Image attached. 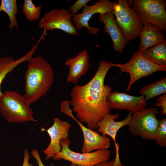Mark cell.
I'll return each mask as SVG.
<instances>
[{"label":"cell","mask_w":166,"mask_h":166,"mask_svg":"<svg viewBox=\"0 0 166 166\" xmlns=\"http://www.w3.org/2000/svg\"></svg>","instance_id":"cell-31"},{"label":"cell","mask_w":166,"mask_h":166,"mask_svg":"<svg viewBox=\"0 0 166 166\" xmlns=\"http://www.w3.org/2000/svg\"><path fill=\"white\" fill-rule=\"evenodd\" d=\"M0 113L9 123L37 121L33 117L30 104L23 95L14 91H6L0 97Z\"/></svg>","instance_id":"cell-3"},{"label":"cell","mask_w":166,"mask_h":166,"mask_svg":"<svg viewBox=\"0 0 166 166\" xmlns=\"http://www.w3.org/2000/svg\"><path fill=\"white\" fill-rule=\"evenodd\" d=\"M53 124L47 130L50 141L47 147L43 151L45 155V160H49L61 150V140L68 138L69 132L71 124L65 121H62L59 118L53 119Z\"/></svg>","instance_id":"cell-14"},{"label":"cell","mask_w":166,"mask_h":166,"mask_svg":"<svg viewBox=\"0 0 166 166\" xmlns=\"http://www.w3.org/2000/svg\"><path fill=\"white\" fill-rule=\"evenodd\" d=\"M154 106L160 107L161 114L164 116L166 115V94L156 98Z\"/></svg>","instance_id":"cell-25"},{"label":"cell","mask_w":166,"mask_h":166,"mask_svg":"<svg viewBox=\"0 0 166 166\" xmlns=\"http://www.w3.org/2000/svg\"><path fill=\"white\" fill-rule=\"evenodd\" d=\"M143 55L152 63L159 65H166V41L148 49Z\"/></svg>","instance_id":"cell-19"},{"label":"cell","mask_w":166,"mask_h":166,"mask_svg":"<svg viewBox=\"0 0 166 166\" xmlns=\"http://www.w3.org/2000/svg\"><path fill=\"white\" fill-rule=\"evenodd\" d=\"M23 96L31 104L45 95L54 81L51 65L42 57H31L27 61Z\"/></svg>","instance_id":"cell-2"},{"label":"cell","mask_w":166,"mask_h":166,"mask_svg":"<svg viewBox=\"0 0 166 166\" xmlns=\"http://www.w3.org/2000/svg\"><path fill=\"white\" fill-rule=\"evenodd\" d=\"M89 58L87 51L85 49L80 51L75 57L67 59L65 65L69 69L67 77L68 82L76 84L80 78L87 72L89 67Z\"/></svg>","instance_id":"cell-16"},{"label":"cell","mask_w":166,"mask_h":166,"mask_svg":"<svg viewBox=\"0 0 166 166\" xmlns=\"http://www.w3.org/2000/svg\"><path fill=\"white\" fill-rule=\"evenodd\" d=\"M73 16L68 9L64 8L53 9L45 13L38 22L39 27L47 31L59 29L71 35L79 36L72 20Z\"/></svg>","instance_id":"cell-9"},{"label":"cell","mask_w":166,"mask_h":166,"mask_svg":"<svg viewBox=\"0 0 166 166\" xmlns=\"http://www.w3.org/2000/svg\"><path fill=\"white\" fill-rule=\"evenodd\" d=\"M113 66L118 68L122 72L129 74L130 80L126 89L128 91L130 90L132 85L141 78L156 71H166V65H159L152 63L138 51L133 53L128 62L123 64H113Z\"/></svg>","instance_id":"cell-8"},{"label":"cell","mask_w":166,"mask_h":166,"mask_svg":"<svg viewBox=\"0 0 166 166\" xmlns=\"http://www.w3.org/2000/svg\"><path fill=\"white\" fill-rule=\"evenodd\" d=\"M117 2V1L111 2L108 0H100L92 5L85 6L82 8L81 13L77 14L72 18L75 27L79 30L85 27L89 33L92 34H97L101 29L89 26V20L95 14L112 12Z\"/></svg>","instance_id":"cell-11"},{"label":"cell","mask_w":166,"mask_h":166,"mask_svg":"<svg viewBox=\"0 0 166 166\" xmlns=\"http://www.w3.org/2000/svg\"><path fill=\"white\" fill-rule=\"evenodd\" d=\"M18 11L16 0H1L0 12H5L9 16L10 21L9 27L11 30L15 27L17 30H18V26L16 16Z\"/></svg>","instance_id":"cell-21"},{"label":"cell","mask_w":166,"mask_h":166,"mask_svg":"<svg viewBox=\"0 0 166 166\" xmlns=\"http://www.w3.org/2000/svg\"><path fill=\"white\" fill-rule=\"evenodd\" d=\"M70 144L68 138L62 139L60 142L61 150L52 157L53 159L56 161L66 160L81 166H93L97 164L109 161L111 153L108 149L97 150L93 152L79 153L69 148Z\"/></svg>","instance_id":"cell-6"},{"label":"cell","mask_w":166,"mask_h":166,"mask_svg":"<svg viewBox=\"0 0 166 166\" xmlns=\"http://www.w3.org/2000/svg\"><path fill=\"white\" fill-rule=\"evenodd\" d=\"M38 44L37 43L28 53L18 60H15L10 56L0 57V97L3 93L1 91V85L6 75L19 64L27 61L35 53Z\"/></svg>","instance_id":"cell-18"},{"label":"cell","mask_w":166,"mask_h":166,"mask_svg":"<svg viewBox=\"0 0 166 166\" xmlns=\"http://www.w3.org/2000/svg\"><path fill=\"white\" fill-rule=\"evenodd\" d=\"M42 6V4L36 6L31 0H25L22 8V12L28 20L34 21L40 18Z\"/></svg>","instance_id":"cell-22"},{"label":"cell","mask_w":166,"mask_h":166,"mask_svg":"<svg viewBox=\"0 0 166 166\" xmlns=\"http://www.w3.org/2000/svg\"><path fill=\"white\" fill-rule=\"evenodd\" d=\"M70 166H81L76 165V164H73L71 163V164H70Z\"/></svg>","instance_id":"cell-29"},{"label":"cell","mask_w":166,"mask_h":166,"mask_svg":"<svg viewBox=\"0 0 166 166\" xmlns=\"http://www.w3.org/2000/svg\"><path fill=\"white\" fill-rule=\"evenodd\" d=\"M112 62L101 60L92 78L85 85L75 86L71 92L70 104L73 111L79 121L86 124L92 130L97 128V124L106 115L111 113V109L107 101L112 88L104 85L105 79Z\"/></svg>","instance_id":"cell-1"},{"label":"cell","mask_w":166,"mask_h":166,"mask_svg":"<svg viewBox=\"0 0 166 166\" xmlns=\"http://www.w3.org/2000/svg\"><path fill=\"white\" fill-rule=\"evenodd\" d=\"M156 144L161 147H166V118L159 121L155 138Z\"/></svg>","instance_id":"cell-23"},{"label":"cell","mask_w":166,"mask_h":166,"mask_svg":"<svg viewBox=\"0 0 166 166\" xmlns=\"http://www.w3.org/2000/svg\"><path fill=\"white\" fill-rule=\"evenodd\" d=\"M113 161H109L97 164L93 166H113Z\"/></svg>","instance_id":"cell-28"},{"label":"cell","mask_w":166,"mask_h":166,"mask_svg":"<svg viewBox=\"0 0 166 166\" xmlns=\"http://www.w3.org/2000/svg\"><path fill=\"white\" fill-rule=\"evenodd\" d=\"M139 92L145 96L147 101L161 94H166V77L143 86Z\"/></svg>","instance_id":"cell-20"},{"label":"cell","mask_w":166,"mask_h":166,"mask_svg":"<svg viewBox=\"0 0 166 166\" xmlns=\"http://www.w3.org/2000/svg\"><path fill=\"white\" fill-rule=\"evenodd\" d=\"M98 19L104 23V33L110 36L113 49L115 51L121 54L126 46L128 42L119 28L113 14L112 12L100 14Z\"/></svg>","instance_id":"cell-15"},{"label":"cell","mask_w":166,"mask_h":166,"mask_svg":"<svg viewBox=\"0 0 166 166\" xmlns=\"http://www.w3.org/2000/svg\"><path fill=\"white\" fill-rule=\"evenodd\" d=\"M112 12L127 42L139 37L143 24L128 0H118Z\"/></svg>","instance_id":"cell-4"},{"label":"cell","mask_w":166,"mask_h":166,"mask_svg":"<svg viewBox=\"0 0 166 166\" xmlns=\"http://www.w3.org/2000/svg\"><path fill=\"white\" fill-rule=\"evenodd\" d=\"M31 154L36 160L38 166H45L42 160L39 152L37 149L32 150Z\"/></svg>","instance_id":"cell-27"},{"label":"cell","mask_w":166,"mask_h":166,"mask_svg":"<svg viewBox=\"0 0 166 166\" xmlns=\"http://www.w3.org/2000/svg\"><path fill=\"white\" fill-rule=\"evenodd\" d=\"M144 24H153L166 31V2L164 0H128Z\"/></svg>","instance_id":"cell-5"},{"label":"cell","mask_w":166,"mask_h":166,"mask_svg":"<svg viewBox=\"0 0 166 166\" xmlns=\"http://www.w3.org/2000/svg\"><path fill=\"white\" fill-rule=\"evenodd\" d=\"M139 37L140 42L138 51L142 54L148 48L165 40L163 30L149 23L143 24Z\"/></svg>","instance_id":"cell-17"},{"label":"cell","mask_w":166,"mask_h":166,"mask_svg":"<svg viewBox=\"0 0 166 166\" xmlns=\"http://www.w3.org/2000/svg\"><path fill=\"white\" fill-rule=\"evenodd\" d=\"M133 113L130 112L126 118L124 120L118 121H115L120 117V114L117 113L114 114H111L106 115L97 124V132L101 133L104 136L108 135L114 141L115 150L116 156L114 160L113 166H122L119 153V145L116 140L117 134L120 129L122 127L128 125L131 122Z\"/></svg>","instance_id":"cell-12"},{"label":"cell","mask_w":166,"mask_h":166,"mask_svg":"<svg viewBox=\"0 0 166 166\" xmlns=\"http://www.w3.org/2000/svg\"><path fill=\"white\" fill-rule=\"evenodd\" d=\"M70 102L67 100L62 101L60 108L62 113L73 119L80 127L83 133L84 143L81 148L82 153L91 152L95 150L108 149L110 145L111 141L107 136L101 135L96 131L84 126L74 117L72 109L69 108Z\"/></svg>","instance_id":"cell-10"},{"label":"cell","mask_w":166,"mask_h":166,"mask_svg":"<svg viewBox=\"0 0 166 166\" xmlns=\"http://www.w3.org/2000/svg\"><path fill=\"white\" fill-rule=\"evenodd\" d=\"M30 155L28 150L25 149L23 153V160L22 166H34L33 165L29 163Z\"/></svg>","instance_id":"cell-26"},{"label":"cell","mask_w":166,"mask_h":166,"mask_svg":"<svg viewBox=\"0 0 166 166\" xmlns=\"http://www.w3.org/2000/svg\"><path fill=\"white\" fill-rule=\"evenodd\" d=\"M122 166H127L125 164H123V165H122Z\"/></svg>","instance_id":"cell-30"},{"label":"cell","mask_w":166,"mask_h":166,"mask_svg":"<svg viewBox=\"0 0 166 166\" xmlns=\"http://www.w3.org/2000/svg\"><path fill=\"white\" fill-rule=\"evenodd\" d=\"M158 113L157 109L149 107L133 113L128 125L129 132L144 140H154L159 121L156 117Z\"/></svg>","instance_id":"cell-7"},{"label":"cell","mask_w":166,"mask_h":166,"mask_svg":"<svg viewBox=\"0 0 166 166\" xmlns=\"http://www.w3.org/2000/svg\"><path fill=\"white\" fill-rule=\"evenodd\" d=\"M107 100L111 110H126L133 113L145 108L147 101L143 95L136 97L117 91L111 92Z\"/></svg>","instance_id":"cell-13"},{"label":"cell","mask_w":166,"mask_h":166,"mask_svg":"<svg viewBox=\"0 0 166 166\" xmlns=\"http://www.w3.org/2000/svg\"><path fill=\"white\" fill-rule=\"evenodd\" d=\"M90 0H78L70 6L68 10L70 13L73 16L77 14V13L81 8L87 5L89 2L92 1Z\"/></svg>","instance_id":"cell-24"}]
</instances>
